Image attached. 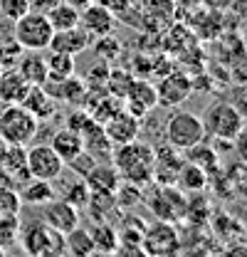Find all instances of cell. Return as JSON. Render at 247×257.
Instances as JSON below:
<instances>
[{
  "mask_svg": "<svg viewBox=\"0 0 247 257\" xmlns=\"http://www.w3.org/2000/svg\"><path fill=\"white\" fill-rule=\"evenodd\" d=\"M185 203H188V198L178 186H158L149 195V210L154 213L156 220H163V223L183 220Z\"/></svg>",
  "mask_w": 247,
  "mask_h": 257,
  "instance_id": "obj_7",
  "label": "cell"
},
{
  "mask_svg": "<svg viewBox=\"0 0 247 257\" xmlns=\"http://www.w3.org/2000/svg\"><path fill=\"white\" fill-rule=\"evenodd\" d=\"M0 74H3V67H0Z\"/></svg>",
  "mask_w": 247,
  "mask_h": 257,
  "instance_id": "obj_44",
  "label": "cell"
},
{
  "mask_svg": "<svg viewBox=\"0 0 247 257\" xmlns=\"http://www.w3.org/2000/svg\"><path fill=\"white\" fill-rule=\"evenodd\" d=\"M64 247L72 257H94V240L89 235V227L77 225L69 232H64Z\"/></svg>",
  "mask_w": 247,
  "mask_h": 257,
  "instance_id": "obj_25",
  "label": "cell"
},
{
  "mask_svg": "<svg viewBox=\"0 0 247 257\" xmlns=\"http://www.w3.org/2000/svg\"><path fill=\"white\" fill-rule=\"evenodd\" d=\"M25 255L30 257H64V235L57 232L55 227L45 223V220H28L20 223V235H18Z\"/></svg>",
  "mask_w": 247,
  "mask_h": 257,
  "instance_id": "obj_2",
  "label": "cell"
},
{
  "mask_svg": "<svg viewBox=\"0 0 247 257\" xmlns=\"http://www.w3.org/2000/svg\"><path fill=\"white\" fill-rule=\"evenodd\" d=\"M114 25H116V15L101 3H89L84 10H79V28L92 40L114 32Z\"/></svg>",
  "mask_w": 247,
  "mask_h": 257,
  "instance_id": "obj_12",
  "label": "cell"
},
{
  "mask_svg": "<svg viewBox=\"0 0 247 257\" xmlns=\"http://www.w3.org/2000/svg\"><path fill=\"white\" fill-rule=\"evenodd\" d=\"M23 47L18 45L15 37H0V67L8 69V67H15L18 60L23 57Z\"/></svg>",
  "mask_w": 247,
  "mask_h": 257,
  "instance_id": "obj_34",
  "label": "cell"
},
{
  "mask_svg": "<svg viewBox=\"0 0 247 257\" xmlns=\"http://www.w3.org/2000/svg\"><path fill=\"white\" fill-rule=\"evenodd\" d=\"M185 161H190V163H195L198 168H203L208 176L210 173H215L217 168H220V156H217V151L208 144V139L205 141H200V144H195V146H190V149H185L183 151Z\"/></svg>",
  "mask_w": 247,
  "mask_h": 257,
  "instance_id": "obj_26",
  "label": "cell"
},
{
  "mask_svg": "<svg viewBox=\"0 0 247 257\" xmlns=\"http://www.w3.org/2000/svg\"><path fill=\"white\" fill-rule=\"evenodd\" d=\"M47 20L52 25V30H67V28H77L79 25V10L74 5H69L67 0H62L60 5H55L47 13Z\"/></svg>",
  "mask_w": 247,
  "mask_h": 257,
  "instance_id": "obj_29",
  "label": "cell"
},
{
  "mask_svg": "<svg viewBox=\"0 0 247 257\" xmlns=\"http://www.w3.org/2000/svg\"><path fill=\"white\" fill-rule=\"evenodd\" d=\"M116 195L114 193H101V191H92L89 193V200H87V213L92 220H106L114 210H116Z\"/></svg>",
  "mask_w": 247,
  "mask_h": 257,
  "instance_id": "obj_28",
  "label": "cell"
},
{
  "mask_svg": "<svg viewBox=\"0 0 247 257\" xmlns=\"http://www.w3.org/2000/svg\"><path fill=\"white\" fill-rule=\"evenodd\" d=\"M47 62V82H62L67 77L74 74V57L69 55H62V52H52L50 50V57L45 60Z\"/></svg>",
  "mask_w": 247,
  "mask_h": 257,
  "instance_id": "obj_30",
  "label": "cell"
},
{
  "mask_svg": "<svg viewBox=\"0 0 247 257\" xmlns=\"http://www.w3.org/2000/svg\"><path fill=\"white\" fill-rule=\"evenodd\" d=\"M94 163H96V159H94L92 154L82 151V154H77L72 161H67V163H64V168H69V171H74V176L84 178V176H87V173L94 168Z\"/></svg>",
  "mask_w": 247,
  "mask_h": 257,
  "instance_id": "obj_38",
  "label": "cell"
},
{
  "mask_svg": "<svg viewBox=\"0 0 247 257\" xmlns=\"http://www.w3.org/2000/svg\"><path fill=\"white\" fill-rule=\"evenodd\" d=\"M0 257H8V255H0Z\"/></svg>",
  "mask_w": 247,
  "mask_h": 257,
  "instance_id": "obj_45",
  "label": "cell"
},
{
  "mask_svg": "<svg viewBox=\"0 0 247 257\" xmlns=\"http://www.w3.org/2000/svg\"><path fill=\"white\" fill-rule=\"evenodd\" d=\"M23 106L30 111L37 121H50L57 116V99L50 94L45 87H30V92L23 99Z\"/></svg>",
  "mask_w": 247,
  "mask_h": 257,
  "instance_id": "obj_17",
  "label": "cell"
},
{
  "mask_svg": "<svg viewBox=\"0 0 247 257\" xmlns=\"http://www.w3.org/2000/svg\"><path fill=\"white\" fill-rule=\"evenodd\" d=\"M181 151L173 146H163L156 149V168H154V181L158 186H176V173L181 168Z\"/></svg>",
  "mask_w": 247,
  "mask_h": 257,
  "instance_id": "obj_16",
  "label": "cell"
},
{
  "mask_svg": "<svg viewBox=\"0 0 247 257\" xmlns=\"http://www.w3.org/2000/svg\"><path fill=\"white\" fill-rule=\"evenodd\" d=\"M20 208H23V200L18 191L0 186V215H20Z\"/></svg>",
  "mask_w": 247,
  "mask_h": 257,
  "instance_id": "obj_36",
  "label": "cell"
},
{
  "mask_svg": "<svg viewBox=\"0 0 247 257\" xmlns=\"http://www.w3.org/2000/svg\"><path fill=\"white\" fill-rule=\"evenodd\" d=\"M50 146H52V149H55V154L67 163V161L74 159L77 154H82V151H84V139H82V134H79V131L64 126V128H60V131H55V134H52V144H50Z\"/></svg>",
  "mask_w": 247,
  "mask_h": 257,
  "instance_id": "obj_21",
  "label": "cell"
},
{
  "mask_svg": "<svg viewBox=\"0 0 247 257\" xmlns=\"http://www.w3.org/2000/svg\"><path fill=\"white\" fill-rule=\"evenodd\" d=\"M30 87L32 84L15 67H8L0 74V101L3 104H23V99L30 92Z\"/></svg>",
  "mask_w": 247,
  "mask_h": 257,
  "instance_id": "obj_18",
  "label": "cell"
},
{
  "mask_svg": "<svg viewBox=\"0 0 247 257\" xmlns=\"http://www.w3.org/2000/svg\"><path fill=\"white\" fill-rule=\"evenodd\" d=\"M20 215H0V250H8L18 242Z\"/></svg>",
  "mask_w": 247,
  "mask_h": 257,
  "instance_id": "obj_33",
  "label": "cell"
},
{
  "mask_svg": "<svg viewBox=\"0 0 247 257\" xmlns=\"http://www.w3.org/2000/svg\"><path fill=\"white\" fill-rule=\"evenodd\" d=\"M15 69L30 82L32 87H42L47 82V62H45V57L40 52H30L28 50V55H23L18 60Z\"/></svg>",
  "mask_w": 247,
  "mask_h": 257,
  "instance_id": "obj_24",
  "label": "cell"
},
{
  "mask_svg": "<svg viewBox=\"0 0 247 257\" xmlns=\"http://www.w3.org/2000/svg\"><path fill=\"white\" fill-rule=\"evenodd\" d=\"M220 257H247V245H242V242H235V245H230L225 252Z\"/></svg>",
  "mask_w": 247,
  "mask_h": 257,
  "instance_id": "obj_42",
  "label": "cell"
},
{
  "mask_svg": "<svg viewBox=\"0 0 247 257\" xmlns=\"http://www.w3.org/2000/svg\"><path fill=\"white\" fill-rule=\"evenodd\" d=\"M109 257H111V255H109Z\"/></svg>",
  "mask_w": 247,
  "mask_h": 257,
  "instance_id": "obj_46",
  "label": "cell"
},
{
  "mask_svg": "<svg viewBox=\"0 0 247 257\" xmlns=\"http://www.w3.org/2000/svg\"><path fill=\"white\" fill-rule=\"evenodd\" d=\"M141 247L149 257H173L181 247V237L173 223L156 220L154 225L144 227L141 235Z\"/></svg>",
  "mask_w": 247,
  "mask_h": 257,
  "instance_id": "obj_8",
  "label": "cell"
},
{
  "mask_svg": "<svg viewBox=\"0 0 247 257\" xmlns=\"http://www.w3.org/2000/svg\"><path fill=\"white\" fill-rule=\"evenodd\" d=\"M62 0H30V10L35 13H42V15H47L55 5H60Z\"/></svg>",
  "mask_w": 247,
  "mask_h": 257,
  "instance_id": "obj_41",
  "label": "cell"
},
{
  "mask_svg": "<svg viewBox=\"0 0 247 257\" xmlns=\"http://www.w3.org/2000/svg\"><path fill=\"white\" fill-rule=\"evenodd\" d=\"M25 166H28L30 178L50 181V183L60 181L64 173V161L55 154L52 146H45V144H37L30 151H25Z\"/></svg>",
  "mask_w": 247,
  "mask_h": 257,
  "instance_id": "obj_9",
  "label": "cell"
},
{
  "mask_svg": "<svg viewBox=\"0 0 247 257\" xmlns=\"http://www.w3.org/2000/svg\"><path fill=\"white\" fill-rule=\"evenodd\" d=\"M89 186H87V181L84 178H72V181H64L60 186V191H57V198L62 200H67L69 205H74L77 210H84L87 208V200H89Z\"/></svg>",
  "mask_w": 247,
  "mask_h": 257,
  "instance_id": "obj_27",
  "label": "cell"
},
{
  "mask_svg": "<svg viewBox=\"0 0 247 257\" xmlns=\"http://www.w3.org/2000/svg\"><path fill=\"white\" fill-rule=\"evenodd\" d=\"M141 8L154 20H171L176 13V0H141Z\"/></svg>",
  "mask_w": 247,
  "mask_h": 257,
  "instance_id": "obj_35",
  "label": "cell"
},
{
  "mask_svg": "<svg viewBox=\"0 0 247 257\" xmlns=\"http://www.w3.org/2000/svg\"><path fill=\"white\" fill-rule=\"evenodd\" d=\"M67 3H69V5H74L77 10H84V8H87L92 0H67Z\"/></svg>",
  "mask_w": 247,
  "mask_h": 257,
  "instance_id": "obj_43",
  "label": "cell"
},
{
  "mask_svg": "<svg viewBox=\"0 0 247 257\" xmlns=\"http://www.w3.org/2000/svg\"><path fill=\"white\" fill-rule=\"evenodd\" d=\"M52 25L47 20V15L42 13H25L20 20H15V30H13V37L18 40V45L28 52H42L50 47V40H52Z\"/></svg>",
  "mask_w": 247,
  "mask_h": 257,
  "instance_id": "obj_6",
  "label": "cell"
},
{
  "mask_svg": "<svg viewBox=\"0 0 247 257\" xmlns=\"http://www.w3.org/2000/svg\"><path fill=\"white\" fill-rule=\"evenodd\" d=\"M134 74L129 72V69H109V77H106V92L114 96H119L124 101V96L126 92L131 89V84H134Z\"/></svg>",
  "mask_w": 247,
  "mask_h": 257,
  "instance_id": "obj_32",
  "label": "cell"
},
{
  "mask_svg": "<svg viewBox=\"0 0 247 257\" xmlns=\"http://www.w3.org/2000/svg\"><path fill=\"white\" fill-rule=\"evenodd\" d=\"M25 13H30V0H0V15L5 20L15 23Z\"/></svg>",
  "mask_w": 247,
  "mask_h": 257,
  "instance_id": "obj_37",
  "label": "cell"
},
{
  "mask_svg": "<svg viewBox=\"0 0 247 257\" xmlns=\"http://www.w3.org/2000/svg\"><path fill=\"white\" fill-rule=\"evenodd\" d=\"M232 146H235V154H237V159L242 161V163H247V124L240 128V134L235 136Z\"/></svg>",
  "mask_w": 247,
  "mask_h": 257,
  "instance_id": "obj_39",
  "label": "cell"
},
{
  "mask_svg": "<svg viewBox=\"0 0 247 257\" xmlns=\"http://www.w3.org/2000/svg\"><path fill=\"white\" fill-rule=\"evenodd\" d=\"M200 119H203V128H205V139H210L215 144H227V146H232L235 136L245 126V121L240 119L232 101H213Z\"/></svg>",
  "mask_w": 247,
  "mask_h": 257,
  "instance_id": "obj_3",
  "label": "cell"
},
{
  "mask_svg": "<svg viewBox=\"0 0 247 257\" xmlns=\"http://www.w3.org/2000/svg\"><path fill=\"white\" fill-rule=\"evenodd\" d=\"M28 257H30V255H28Z\"/></svg>",
  "mask_w": 247,
  "mask_h": 257,
  "instance_id": "obj_47",
  "label": "cell"
},
{
  "mask_svg": "<svg viewBox=\"0 0 247 257\" xmlns=\"http://www.w3.org/2000/svg\"><path fill=\"white\" fill-rule=\"evenodd\" d=\"M42 208V218L40 220H45V223L50 225V227H55L57 232H69L72 227H77L79 225V210L74 208V205H69L67 200H62V198H52V200H47L45 205H40Z\"/></svg>",
  "mask_w": 247,
  "mask_h": 257,
  "instance_id": "obj_13",
  "label": "cell"
},
{
  "mask_svg": "<svg viewBox=\"0 0 247 257\" xmlns=\"http://www.w3.org/2000/svg\"><path fill=\"white\" fill-rule=\"evenodd\" d=\"M18 195H20L23 203L40 208V205H45L47 200H52V198L57 195V188H55V183H50V181L28 178V181H23V183L18 186Z\"/></svg>",
  "mask_w": 247,
  "mask_h": 257,
  "instance_id": "obj_23",
  "label": "cell"
},
{
  "mask_svg": "<svg viewBox=\"0 0 247 257\" xmlns=\"http://www.w3.org/2000/svg\"><path fill=\"white\" fill-rule=\"evenodd\" d=\"M89 45H92V37L77 25V28H67V30L52 32V40H50V47H47V50L69 55V57H77V55L87 52Z\"/></svg>",
  "mask_w": 247,
  "mask_h": 257,
  "instance_id": "obj_15",
  "label": "cell"
},
{
  "mask_svg": "<svg viewBox=\"0 0 247 257\" xmlns=\"http://www.w3.org/2000/svg\"><path fill=\"white\" fill-rule=\"evenodd\" d=\"M193 79L183 74V72H168L163 74V79L156 84V96H158V104L161 106H181L188 96L193 94Z\"/></svg>",
  "mask_w": 247,
  "mask_h": 257,
  "instance_id": "obj_10",
  "label": "cell"
},
{
  "mask_svg": "<svg viewBox=\"0 0 247 257\" xmlns=\"http://www.w3.org/2000/svg\"><path fill=\"white\" fill-rule=\"evenodd\" d=\"M235 109H237V114H240V119L247 124V89H240L237 94H235Z\"/></svg>",
  "mask_w": 247,
  "mask_h": 257,
  "instance_id": "obj_40",
  "label": "cell"
},
{
  "mask_svg": "<svg viewBox=\"0 0 247 257\" xmlns=\"http://www.w3.org/2000/svg\"><path fill=\"white\" fill-rule=\"evenodd\" d=\"M40 131V121L23 104H5L0 111V141L13 146H25Z\"/></svg>",
  "mask_w": 247,
  "mask_h": 257,
  "instance_id": "obj_4",
  "label": "cell"
},
{
  "mask_svg": "<svg viewBox=\"0 0 247 257\" xmlns=\"http://www.w3.org/2000/svg\"><path fill=\"white\" fill-rule=\"evenodd\" d=\"M111 163L119 171L121 181L126 183H136V186H146L154 181V168H156V149L151 144L144 141H131L111 149Z\"/></svg>",
  "mask_w": 247,
  "mask_h": 257,
  "instance_id": "obj_1",
  "label": "cell"
},
{
  "mask_svg": "<svg viewBox=\"0 0 247 257\" xmlns=\"http://www.w3.org/2000/svg\"><path fill=\"white\" fill-rule=\"evenodd\" d=\"M84 181H87V186H89V191H101V193H116L119 188V183H121V176H119V171L114 168V163L109 161V163H94V168L84 176Z\"/></svg>",
  "mask_w": 247,
  "mask_h": 257,
  "instance_id": "obj_19",
  "label": "cell"
},
{
  "mask_svg": "<svg viewBox=\"0 0 247 257\" xmlns=\"http://www.w3.org/2000/svg\"><path fill=\"white\" fill-rule=\"evenodd\" d=\"M101 128H104V136L111 141V146H121V144H131V141L139 139V134H141V119L134 116L126 109H119L111 119H106L101 124Z\"/></svg>",
  "mask_w": 247,
  "mask_h": 257,
  "instance_id": "obj_11",
  "label": "cell"
},
{
  "mask_svg": "<svg viewBox=\"0 0 247 257\" xmlns=\"http://www.w3.org/2000/svg\"><path fill=\"white\" fill-rule=\"evenodd\" d=\"M205 141V128H203V119L193 111H183V109H176L168 114L166 119V144L178 149L183 154L185 149L195 146Z\"/></svg>",
  "mask_w": 247,
  "mask_h": 257,
  "instance_id": "obj_5",
  "label": "cell"
},
{
  "mask_svg": "<svg viewBox=\"0 0 247 257\" xmlns=\"http://www.w3.org/2000/svg\"><path fill=\"white\" fill-rule=\"evenodd\" d=\"M89 47H94V52H96V57L101 60V62L111 64L114 60H119V55H121V40H116L114 37V32H109V35H101V37H96V40H92V45Z\"/></svg>",
  "mask_w": 247,
  "mask_h": 257,
  "instance_id": "obj_31",
  "label": "cell"
},
{
  "mask_svg": "<svg viewBox=\"0 0 247 257\" xmlns=\"http://www.w3.org/2000/svg\"><path fill=\"white\" fill-rule=\"evenodd\" d=\"M158 106V96H156V84L146 79H134L131 89L124 96V109L131 111L134 116L144 119L149 111H154Z\"/></svg>",
  "mask_w": 247,
  "mask_h": 257,
  "instance_id": "obj_14",
  "label": "cell"
},
{
  "mask_svg": "<svg viewBox=\"0 0 247 257\" xmlns=\"http://www.w3.org/2000/svg\"><path fill=\"white\" fill-rule=\"evenodd\" d=\"M89 235L94 240V255H114L116 247H119V232L114 225H109L106 220H94L92 227H89Z\"/></svg>",
  "mask_w": 247,
  "mask_h": 257,
  "instance_id": "obj_22",
  "label": "cell"
},
{
  "mask_svg": "<svg viewBox=\"0 0 247 257\" xmlns=\"http://www.w3.org/2000/svg\"><path fill=\"white\" fill-rule=\"evenodd\" d=\"M208 183H210V176H208L203 168H198L195 163H190V161L183 159L178 173H176V186H178L185 195H193V193L205 191Z\"/></svg>",
  "mask_w": 247,
  "mask_h": 257,
  "instance_id": "obj_20",
  "label": "cell"
}]
</instances>
